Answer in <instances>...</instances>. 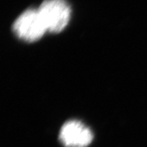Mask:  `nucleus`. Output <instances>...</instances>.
I'll use <instances>...</instances> for the list:
<instances>
[{
  "instance_id": "f257e3e1",
  "label": "nucleus",
  "mask_w": 147,
  "mask_h": 147,
  "mask_svg": "<svg viewBox=\"0 0 147 147\" xmlns=\"http://www.w3.org/2000/svg\"><path fill=\"white\" fill-rule=\"evenodd\" d=\"M38 9L50 32L62 31L71 18V8L65 0H45Z\"/></svg>"
},
{
  "instance_id": "f03ea898",
  "label": "nucleus",
  "mask_w": 147,
  "mask_h": 147,
  "mask_svg": "<svg viewBox=\"0 0 147 147\" xmlns=\"http://www.w3.org/2000/svg\"><path fill=\"white\" fill-rule=\"evenodd\" d=\"M13 31L23 41L32 42L41 38L47 29L38 9L30 8L17 18L13 24Z\"/></svg>"
},
{
  "instance_id": "7ed1b4c3",
  "label": "nucleus",
  "mask_w": 147,
  "mask_h": 147,
  "mask_svg": "<svg viewBox=\"0 0 147 147\" xmlns=\"http://www.w3.org/2000/svg\"><path fill=\"white\" fill-rule=\"evenodd\" d=\"M59 139L65 147H86L92 141L93 134L82 122L71 120L63 125Z\"/></svg>"
}]
</instances>
